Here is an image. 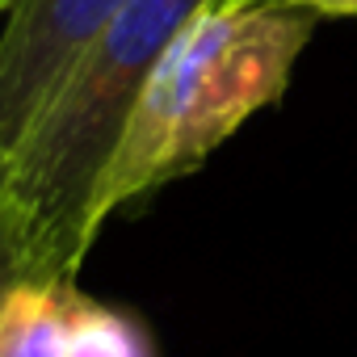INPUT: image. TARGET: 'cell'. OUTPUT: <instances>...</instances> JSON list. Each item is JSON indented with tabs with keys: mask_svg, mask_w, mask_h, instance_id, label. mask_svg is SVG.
I'll use <instances>...</instances> for the list:
<instances>
[{
	"mask_svg": "<svg viewBox=\"0 0 357 357\" xmlns=\"http://www.w3.org/2000/svg\"><path fill=\"white\" fill-rule=\"evenodd\" d=\"M319 17L257 0H215L143 80L89 211V240L139 198L181 181L294 80Z\"/></svg>",
	"mask_w": 357,
	"mask_h": 357,
	"instance_id": "cell-1",
	"label": "cell"
},
{
	"mask_svg": "<svg viewBox=\"0 0 357 357\" xmlns=\"http://www.w3.org/2000/svg\"><path fill=\"white\" fill-rule=\"evenodd\" d=\"M63 357H155V349H151L147 328L130 311L76 294Z\"/></svg>",
	"mask_w": 357,
	"mask_h": 357,
	"instance_id": "cell-5",
	"label": "cell"
},
{
	"mask_svg": "<svg viewBox=\"0 0 357 357\" xmlns=\"http://www.w3.org/2000/svg\"><path fill=\"white\" fill-rule=\"evenodd\" d=\"M122 0H17L0 30V143L30 135Z\"/></svg>",
	"mask_w": 357,
	"mask_h": 357,
	"instance_id": "cell-3",
	"label": "cell"
},
{
	"mask_svg": "<svg viewBox=\"0 0 357 357\" xmlns=\"http://www.w3.org/2000/svg\"><path fill=\"white\" fill-rule=\"evenodd\" d=\"M76 294L72 278H13L0 290V357H63Z\"/></svg>",
	"mask_w": 357,
	"mask_h": 357,
	"instance_id": "cell-4",
	"label": "cell"
},
{
	"mask_svg": "<svg viewBox=\"0 0 357 357\" xmlns=\"http://www.w3.org/2000/svg\"><path fill=\"white\" fill-rule=\"evenodd\" d=\"M9 181H13V155L0 143V236H5V206H9Z\"/></svg>",
	"mask_w": 357,
	"mask_h": 357,
	"instance_id": "cell-7",
	"label": "cell"
},
{
	"mask_svg": "<svg viewBox=\"0 0 357 357\" xmlns=\"http://www.w3.org/2000/svg\"><path fill=\"white\" fill-rule=\"evenodd\" d=\"M211 5L215 0H122L55 101L13 147L5 236L22 273L76 282L93 248L89 211L130 105L172 38Z\"/></svg>",
	"mask_w": 357,
	"mask_h": 357,
	"instance_id": "cell-2",
	"label": "cell"
},
{
	"mask_svg": "<svg viewBox=\"0 0 357 357\" xmlns=\"http://www.w3.org/2000/svg\"><path fill=\"white\" fill-rule=\"evenodd\" d=\"M13 5H17V0H0V13H9Z\"/></svg>",
	"mask_w": 357,
	"mask_h": 357,
	"instance_id": "cell-9",
	"label": "cell"
},
{
	"mask_svg": "<svg viewBox=\"0 0 357 357\" xmlns=\"http://www.w3.org/2000/svg\"><path fill=\"white\" fill-rule=\"evenodd\" d=\"M257 5L303 9V13H311V17H357V0H257Z\"/></svg>",
	"mask_w": 357,
	"mask_h": 357,
	"instance_id": "cell-6",
	"label": "cell"
},
{
	"mask_svg": "<svg viewBox=\"0 0 357 357\" xmlns=\"http://www.w3.org/2000/svg\"><path fill=\"white\" fill-rule=\"evenodd\" d=\"M13 278H22V265H17V257H13L9 236H0V290H5Z\"/></svg>",
	"mask_w": 357,
	"mask_h": 357,
	"instance_id": "cell-8",
	"label": "cell"
}]
</instances>
